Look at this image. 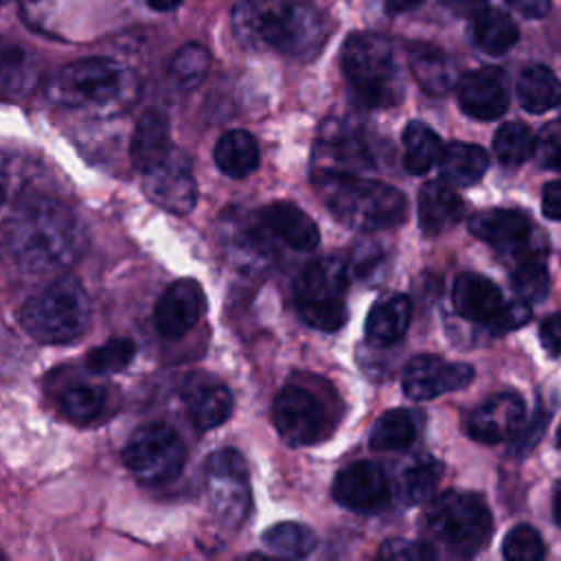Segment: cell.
I'll return each mask as SVG.
<instances>
[{"mask_svg": "<svg viewBox=\"0 0 561 561\" xmlns=\"http://www.w3.org/2000/svg\"><path fill=\"white\" fill-rule=\"evenodd\" d=\"M524 421V403L513 392H497L480 401L465 421L467 434L478 443H500L515 434Z\"/></svg>", "mask_w": 561, "mask_h": 561, "instance_id": "17", "label": "cell"}, {"mask_svg": "<svg viewBox=\"0 0 561 561\" xmlns=\"http://www.w3.org/2000/svg\"><path fill=\"white\" fill-rule=\"evenodd\" d=\"M291 0H239L232 9L234 37L250 48H276Z\"/></svg>", "mask_w": 561, "mask_h": 561, "instance_id": "15", "label": "cell"}, {"mask_svg": "<svg viewBox=\"0 0 561 561\" xmlns=\"http://www.w3.org/2000/svg\"><path fill=\"white\" fill-rule=\"evenodd\" d=\"M4 199H7V186H4V180L0 178V208H2Z\"/></svg>", "mask_w": 561, "mask_h": 561, "instance_id": "56", "label": "cell"}, {"mask_svg": "<svg viewBox=\"0 0 561 561\" xmlns=\"http://www.w3.org/2000/svg\"><path fill=\"white\" fill-rule=\"evenodd\" d=\"M473 379V368L462 362H445L436 355H416L403 368V392L414 401L436 399L465 388Z\"/></svg>", "mask_w": 561, "mask_h": 561, "instance_id": "13", "label": "cell"}, {"mask_svg": "<svg viewBox=\"0 0 561 561\" xmlns=\"http://www.w3.org/2000/svg\"><path fill=\"white\" fill-rule=\"evenodd\" d=\"M528 320H530V302H526L522 298H515V300H506L502 305V309L486 324V329L491 333H506V331L524 327Z\"/></svg>", "mask_w": 561, "mask_h": 561, "instance_id": "45", "label": "cell"}, {"mask_svg": "<svg viewBox=\"0 0 561 561\" xmlns=\"http://www.w3.org/2000/svg\"><path fill=\"white\" fill-rule=\"evenodd\" d=\"M55 105L110 118L127 112L138 96L131 68L110 57H85L66 64L46 88Z\"/></svg>", "mask_w": 561, "mask_h": 561, "instance_id": "2", "label": "cell"}, {"mask_svg": "<svg viewBox=\"0 0 561 561\" xmlns=\"http://www.w3.org/2000/svg\"><path fill=\"white\" fill-rule=\"evenodd\" d=\"M533 131L517 121L500 125L493 136V151L504 167H519L533 156Z\"/></svg>", "mask_w": 561, "mask_h": 561, "instance_id": "39", "label": "cell"}, {"mask_svg": "<svg viewBox=\"0 0 561 561\" xmlns=\"http://www.w3.org/2000/svg\"><path fill=\"white\" fill-rule=\"evenodd\" d=\"M469 232L480 241L493 245L504 256L515 259L530 250H543L535 243L537 230L533 221L519 210L489 208L469 217Z\"/></svg>", "mask_w": 561, "mask_h": 561, "instance_id": "12", "label": "cell"}, {"mask_svg": "<svg viewBox=\"0 0 561 561\" xmlns=\"http://www.w3.org/2000/svg\"><path fill=\"white\" fill-rule=\"evenodd\" d=\"M348 267L335 256L309 263L296 280V307L300 318L320 331H337L346 322Z\"/></svg>", "mask_w": 561, "mask_h": 561, "instance_id": "7", "label": "cell"}, {"mask_svg": "<svg viewBox=\"0 0 561 561\" xmlns=\"http://www.w3.org/2000/svg\"><path fill=\"white\" fill-rule=\"evenodd\" d=\"M557 443H559V447H561V425H559V430H557Z\"/></svg>", "mask_w": 561, "mask_h": 561, "instance_id": "57", "label": "cell"}, {"mask_svg": "<svg viewBox=\"0 0 561 561\" xmlns=\"http://www.w3.org/2000/svg\"><path fill=\"white\" fill-rule=\"evenodd\" d=\"M208 68H210L208 50L202 44L188 42L173 55L169 66V79L178 90L191 92L206 79Z\"/></svg>", "mask_w": 561, "mask_h": 561, "instance_id": "37", "label": "cell"}, {"mask_svg": "<svg viewBox=\"0 0 561 561\" xmlns=\"http://www.w3.org/2000/svg\"><path fill=\"white\" fill-rule=\"evenodd\" d=\"M186 412L197 430H213L232 414L230 390L215 379H197L184 388Z\"/></svg>", "mask_w": 561, "mask_h": 561, "instance_id": "24", "label": "cell"}, {"mask_svg": "<svg viewBox=\"0 0 561 561\" xmlns=\"http://www.w3.org/2000/svg\"><path fill=\"white\" fill-rule=\"evenodd\" d=\"M412 320V302L405 294H390L377 300L366 316V337L375 346L399 342Z\"/></svg>", "mask_w": 561, "mask_h": 561, "instance_id": "25", "label": "cell"}, {"mask_svg": "<svg viewBox=\"0 0 561 561\" xmlns=\"http://www.w3.org/2000/svg\"><path fill=\"white\" fill-rule=\"evenodd\" d=\"M4 2H9V0H0V4H4Z\"/></svg>", "mask_w": 561, "mask_h": 561, "instance_id": "58", "label": "cell"}, {"mask_svg": "<svg viewBox=\"0 0 561 561\" xmlns=\"http://www.w3.org/2000/svg\"><path fill=\"white\" fill-rule=\"evenodd\" d=\"M410 70L421 90L434 96L449 92L456 79L451 59L434 44H414L410 48Z\"/></svg>", "mask_w": 561, "mask_h": 561, "instance_id": "28", "label": "cell"}, {"mask_svg": "<svg viewBox=\"0 0 561 561\" xmlns=\"http://www.w3.org/2000/svg\"><path fill=\"white\" fill-rule=\"evenodd\" d=\"M221 232H224L226 250H228L230 259L234 261V265L250 270V272L265 265L267 254H270L267 245L272 241L261 232L254 217L252 219L232 217L228 224H224Z\"/></svg>", "mask_w": 561, "mask_h": 561, "instance_id": "27", "label": "cell"}, {"mask_svg": "<svg viewBox=\"0 0 561 561\" xmlns=\"http://www.w3.org/2000/svg\"><path fill=\"white\" fill-rule=\"evenodd\" d=\"M85 237L75 213L53 197H28L0 226V256L24 276L66 270L83 252Z\"/></svg>", "mask_w": 561, "mask_h": 561, "instance_id": "1", "label": "cell"}, {"mask_svg": "<svg viewBox=\"0 0 561 561\" xmlns=\"http://www.w3.org/2000/svg\"><path fill=\"white\" fill-rule=\"evenodd\" d=\"M416 419L410 410L394 408L383 412L373 432H370V447L375 451H401L408 449L416 438Z\"/></svg>", "mask_w": 561, "mask_h": 561, "instance_id": "36", "label": "cell"}, {"mask_svg": "<svg viewBox=\"0 0 561 561\" xmlns=\"http://www.w3.org/2000/svg\"><path fill=\"white\" fill-rule=\"evenodd\" d=\"M533 153L543 169L561 171V116L546 123L537 131L533 140Z\"/></svg>", "mask_w": 561, "mask_h": 561, "instance_id": "44", "label": "cell"}, {"mask_svg": "<svg viewBox=\"0 0 561 561\" xmlns=\"http://www.w3.org/2000/svg\"><path fill=\"white\" fill-rule=\"evenodd\" d=\"M388 493L390 491L383 471L368 460L344 467L333 480L335 502L357 513L379 511L386 504Z\"/></svg>", "mask_w": 561, "mask_h": 561, "instance_id": "16", "label": "cell"}, {"mask_svg": "<svg viewBox=\"0 0 561 561\" xmlns=\"http://www.w3.org/2000/svg\"><path fill=\"white\" fill-rule=\"evenodd\" d=\"M37 79L33 57L11 39L0 37V101H18L31 92Z\"/></svg>", "mask_w": 561, "mask_h": 561, "instance_id": "29", "label": "cell"}, {"mask_svg": "<svg viewBox=\"0 0 561 561\" xmlns=\"http://www.w3.org/2000/svg\"><path fill=\"white\" fill-rule=\"evenodd\" d=\"M524 18L537 20L550 11V0H506Z\"/></svg>", "mask_w": 561, "mask_h": 561, "instance_id": "51", "label": "cell"}, {"mask_svg": "<svg viewBox=\"0 0 561 561\" xmlns=\"http://www.w3.org/2000/svg\"><path fill=\"white\" fill-rule=\"evenodd\" d=\"M443 465L434 458H423L410 465L401 476V495L408 504H421L430 500L440 482Z\"/></svg>", "mask_w": 561, "mask_h": 561, "instance_id": "40", "label": "cell"}, {"mask_svg": "<svg viewBox=\"0 0 561 561\" xmlns=\"http://www.w3.org/2000/svg\"><path fill=\"white\" fill-rule=\"evenodd\" d=\"M142 188L160 208L186 215L197 204V182L184 151L171 149L158 164L142 171Z\"/></svg>", "mask_w": 561, "mask_h": 561, "instance_id": "10", "label": "cell"}, {"mask_svg": "<svg viewBox=\"0 0 561 561\" xmlns=\"http://www.w3.org/2000/svg\"><path fill=\"white\" fill-rule=\"evenodd\" d=\"M541 210L548 219L561 221V180H552L543 186Z\"/></svg>", "mask_w": 561, "mask_h": 561, "instance_id": "49", "label": "cell"}, {"mask_svg": "<svg viewBox=\"0 0 561 561\" xmlns=\"http://www.w3.org/2000/svg\"><path fill=\"white\" fill-rule=\"evenodd\" d=\"M90 322V300L75 276H59L20 309L22 329L42 344L77 340Z\"/></svg>", "mask_w": 561, "mask_h": 561, "instance_id": "5", "label": "cell"}, {"mask_svg": "<svg viewBox=\"0 0 561 561\" xmlns=\"http://www.w3.org/2000/svg\"><path fill=\"white\" fill-rule=\"evenodd\" d=\"M276 432L289 445H309L324 434L327 410L311 390L302 386H285L272 408Z\"/></svg>", "mask_w": 561, "mask_h": 561, "instance_id": "11", "label": "cell"}, {"mask_svg": "<svg viewBox=\"0 0 561 561\" xmlns=\"http://www.w3.org/2000/svg\"><path fill=\"white\" fill-rule=\"evenodd\" d=\"M381 2L390 13H403V11H410V9H416L419 4H423V0H381Z\"/></svg>", "mask_w": 561, "mask_h": 561, "instance_id": "53", "label": "cell"}, {"mask_svg": "<svg viewBox=\"0 0 561 561\" xmlns=\"http://www.w3.org/2000/svg\"><path fill=\"white\" fill-rule=\"evenodd\" d=\"M171 149L173 145H171L167 116L160 110H147L136 123L131 145H129V156L134 167L142 173L149 167L158 164Z\"/></svg>", "mask_w": 561, "mask_h": 561, "instance_id": "26", "label": "cell"}, {"mask_svg": "<svg viewBox=\"0 0 561 561\" xmlns=\"http://www.w3.org/2000/svg\"><path fill=\"white\" fill-rule=\"evenodd\" d=\"M342 70L368 107H390L403 96V75L392 44L375 33H353L342 48Z\"/></svg>", "mask_w": 561, "mask_h": 561, "instance_id": "4", "label": "cell"}, {"mask_svg": "<svg viewBox=\"0 0 561 561\" xmlns=\"http://www.w3.org/2000/svg\"><path fill=\"white\" fill-rule=\"evenodd\" d=\"M451 302L465 320L486 327L506 300L491 278L467 272L456 278L451 287Z\"/></svg>", "mask_w": 561, "mask_h": 561, "instance_id": "22", "label": "cell"}, {"mask_svg": "<svg viewBox=\"0 0 561 561\" xmlns=\"http://www.w3.org/2000/svg\"><path fill=\"white\" fill-rule=\"evenodd\" d=\"M263 543L278 557L300 559L316 550V533L296 522H280L263 533Z\"/></svg>", "mask_w": 561, "mask_h": 561, "instance_id": "38", "label": "cell"}, {"mask_svg": "<svg viewBox=\"0 0 561 561\" xmlns=\"http://www.w3.org/2000/svg\"><path fill=\"white\" fill-rule=\"evenodd\" d=\"M438 167L445 182L458 184V186H471L486 173L489 156L478 145L451 142L443 149Z\"/></svg>", "mask_w": 561, "mask_h": 561, "instance_id": "33", "label": "cell"}, {"mask_svg": "<svg viewBox=\"0 0 561 561\" xmlns=\"http://www.w3.org/2000/svg\"><path fill=\"white\" fill-rule=\"evenodd\" d=\"M206 311V294L195 278L171 283L153 309L156 331L164 337H182Z\"/></svg>", "mask_w": 561, "mask_h": 561, "instance_id": "14", "label": "cell"}, {"mask_svg": "<svg viewBox=\"0 0 561 561\" xmlns=\"http://www.w3.org/2000/svg\"><path fill=\"white\" fill-rule=\"evenodd\" d=\"M458 103L462 112L478 121L500 118L508 107V90L504 72L497 68H478L460 77Z\"/></svg>", "mask_w": 561, "mask_h": 561, "instance_id": "20", "label": "cell"}, {"mask_svg": "<svg viewBox=\"0 0 561 561\" xmlns=\"http://www.w3.org/2000/svg\"><path fill=\"white\" fill-rule=\"evenodd\" d=\"M425 524L436 541L460 557H471L482 550L493 530L484 500L469 491H447L438 495L425 513Z\"/></svg>", "mask_w": 561, "mask_h": 561, "instance_id": "6", "label": "cell"}, {"mask_svg": "<svg viewBox=\"0 0 561 561\" xmlns=\"http://www.w3.org/2000/svg\"><path fill=\"white\" fill-rule=\"evenodd\" d=\"M370 164V153L357 134L342 127L322 129L313 153V180L322 175H359Z\"/></svg>", "mask_w": 561, "mask_h": 561, "instance_id": "18", "label": "cell"}, {"mask_svg": "<svg viewBox=\"0 0 561 561\" xmlns=\"http://www.w3.org/2000/svg\"><path fill=\"white\" fill-rule=\"evenodd\" d=\"M511 287L517 298L539 302L550 289L548 270L543 265V250H530L511 259Z\"/></svg>", "mask_w": 561, "mask_h": 561, "instance_id": "35", "label": "cell"}, {"mask_svg": "<svg viewBox=\"0 0 561 561\" xmlns=\"http://www.w3.org/2000/svg\"><path fill=\"white\" fill-rule=\"evenodd\" d=\"M552 513H554V522L561 526V489L554 495V504H552Z\"/></svg>", "mask_w": 561, "mask_h": 561, "instance_id": "55", "label": "cell"}, {"mask_svg": "<svg viewBox=\"0 0 561 561\" xmlns=\"http://www.w3.org/2000/svg\"><path fill=\"white\" fill-rule=\"evenodd\" d=\"M471 35L482 53L497 57L515 46L519 31L506 11L484 7L473 15Z\"/></svg>", "mask_w": 561, "mask_h": 561, "instance_id": "31", "label": "cell"}, {"mask_svg": "<svg viewBox=\"0 0 561 561\" xmlns=\"http://www.w3.org/2000/svg\"><path fill=\"white\" fill-rule=\"evenodd\" d=\"M329 24L320 9L309 2H291L276 50L294 57L313 55L327 39Z\"/></svg>", "mask_w": 561, "mask_h": 561, "instance_id": "21", "label": "cell"}, {"mask_svg": "<svg viewBox=\"0 0 561 561\" xmlns=\"http://www.w3.org/2000/svg\"><path fill=\"white\" fill-rule=\"evenodd\" d=\"M204 486L215 517L226 526H239L252 506L250 476L237 449H219L204 462Z\"/></svg>", "mask_w": 561, "mask_h": 561, "instance_id": "9", "label": "cell"}, {"mask_svg": "<svg viewBox=\"0 0 561 561\" xmlns=\"http://www.w3.org/2000/svg\"><path fill=\"white\" fill-rule=\"evenodd\" d=\"M447 7L460 15V18H473L478 11H482L486 7L489 0H445Z\"/></svg>", "mask_w": 561, "mask_h": 561, "instance_id": "52", "label": "cell"}, {"mask_svg": "<svg viewBox=\"0 0 561 561\" xmlns=\"http://www.w3.org/2000/svg\"><path fill=\"white\" fill-rule=\"evenodd\" d=\"M105 390L94 383H75L59 397L61 414L70 421H92L103 412Z\"/></svg>", "mask_w": 561, "mask_h": 561, "instance_id": "41", "label": "cell"}, {"mask_svg": "<svg viewBox=\"0 0 561 561\" xmlns=\"http://www.w3.org/2000/svg\"><path fill=\"white\" fill-rule=\"evenodd\" d=\"M186 460V447L167 423L138 427L123 447L125 467L147 484H164L178 478Z\"/></svg>", "mask_w": 561, "mask_h": 561, "instance_id": "8", "label": "cell"}, {"mask_svg": "<svg viewBox=\"0 0 561 561\" xmlns=\"http://www.w3.org/2000/svg\"><path fill=\"white\" fill-rule=\"evenodd\" d=\"M151 11H158V13H167V11H173L175 7L182 4V0H142Z\"/></svg>", "mask_w": 561, "mask_h": 561, "instance_id": "54", "label": "cell"}, {"mask_svg": "<svg viewBox=\"0 0 561 561\" xmlns=\"http://www.w3.org/2000/svg\"><path fill=\"white\" fill-rule=\"evenodd\" d=\"M539 340L541 346L550 355H561V313L548 316L539 327Z\"/></svg>", "mask_w": 561, "mask_h": 561, "instance_id": "48", "label": "cell"}, {"mask_svg": "<svg viewBox=\"0 0 561 561\" xmlns=\"http://www.w3.org/2000/svg\"><path fill=\"white\" fill-rule=\"evenodd\" d=\"M502 557L506 561H539L546 557L541 535L528 524L511 528L502 541Z\"/></svg>", "mask_w": 561, "mask_h": 561, "instance_id": "43", "label": "cell"}, {"mask_svg": "<svg viewBox=\"0 0 561 561\" xmlns=\"http://www.w3.org/2000/svg\"><path fill=\"white\" fill-rule=\"evenodd\" d=\"M377 265H381V252L379 248H370V252H366L364 248H357L353 252V272L359 274V276H366L368 272H375Z\"/></svg>", "mask_w": 561, "mask_h": 561, "instance_id": "50", "label": "cell"}, {"mask_svg": "<svg viewBox=\"0 0 561 561\" xmlns=\"http://www.w3.org/2000/svg\"><path fill=\"white\" fill-rule=\"evenodd\" d=\"M416 208H419V226L425 234L445 232L447 228L458 224L465 213V204L460 195L443 178L430 180L421 186Z\"/></svg>", "mask_w": 561, "mask_h": 561, "instance_id": "23", "label": "cell"}, {"mask_svg": "<svg viewBox=\"0 0 561 561\" xmlns=\"http://www.w3.org/2000/svg\"><path fill=\"white\" fill-rule=\"evenodd\" d=\"M215 164L228 178H245L259 167V145L245 129H230L215 145Z\"/></svg>", "mask_w": 561, "mask_h": 561, "instance_id": "32", "label": "cell"}, {"mask_svg": "<svg viewBox=\"0 0 561 561\" xmlns=\"http://www.w3.org/2000/svg\"><path fill=\"white\" fill-rule=\"evenodd\" d=\"M546 425H548V414L543 410H537L528 423L522 421V425L513 434V451H517L519 456H526L539 443Z\"/></svg>", "mask_w": 561, "mask_h": 561, "instance_id": "47", "label": "cell"}, {"mask_svg": "<svg viewBox=\"0 0 561 561\" xmlns=\"http://www.w3.org/2000/svg\"><path fill=\"white\" fill-rule=\"evenodd\" d=\"M440 136L421 121H410L403 129V164L410 173L423 175L443 156Z\"/></svg>", "mask_w": 561, "mask_h": 561, "instance_id": "34", "label": "cell"}, {"mask_svg": "<svg viewBox=\"0 0 561 561\" xmlns=\"http://www.w3.org/2000/svg\"><path fill=\"white\" fill-rule=\"evenodd\" d=\"M136 355V344L129 337H112L110 342L96 346L88 355V368L96 375H112L129 366Z\"/></svg>", "mask_w": 561, "mask_h": 561, "instance_id": "42", "label": "cell"}, {"mask_svg": "<svg viewBox=\"0 0 561 561\" xmlns=\"http://www.w3.org/2000/svg\"><path fill=\"white\" fill-rule=\"evenodd\" d=\"M254 221L270 241L289 245L291 250L307 252L320 243L318 226L296 204L272 202L254 215Z\"/></svg>", "mask_w": 561, "mask_h": 561, "instance_id": "19", "label": "cell"}, {"mask_svg": "<svg viewBox=\"0 0 561 561\" xmlns=\"http://www.w3.org/2000/svg\"><path fill=\"white\" fill-rule=\"evenodd\" d=\"M517 99L526 112L543 114L559 105L561 81L548 66H526L517 77Z\"/></svg>", "mask_w": 561, "mask_h": 561, "instance_id": "30", "label": "cell"}, {"mask_svg": "<svg viewBox=\"0 0 561 561\" xmlns=\"http://www.w3.org/2000/svg\"><path fill=\"white\" fill-rule=\"evenodd\" d=\"M333 217L355 230H381L399 226L408 215V202L390 184L362 175L316 178Z\"/></svg>", "mask_w": 561, "mask_h": 561, "instance_id": "3", "label": "cell"}, {"mask_svg": "<svg viewBox=\"0 0 561 561\" xmlns=\"http://www.w3.org/2000/svg\"><path fill=\"white\" fill-rule=\"evenodd\" d=\"M381 559L390 561H421V559H434L436 550L430 543H419V541H405V539H390L379 548Z\"/></svg>", "mask_w": 561, "mask_h": 561, "instance_id": "46", "label": "cell"}]
</instances>
